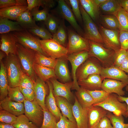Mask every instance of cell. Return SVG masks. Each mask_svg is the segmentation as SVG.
<instances>
[{"instance_id": "cell-57", "label": "cell", "mask_w": 128, "mask_h": 128, "mask_svg": "<svg viewBox=\"0 0 128 128\" xmlns=\"http://www.w3.org/2000/svg\"><path fill=\"white\" fill-rule=\"evenodd\" d=\"M118 99L119 101L123 102H125L127 105L126 112L125 117L127 118L128 117V96L127 97H123V96H118Z\"/></svg>"}, {"instance_id": "cell-53", "label": "cell", "mask_w": 128, "mask_h": 128, "mask_svg": "<svg viewBox=\"0 0 128 128\" xmlns=\"http://www.w3.org/2000/svg\"><path fill=\"white\" fill-rule=\"evenodd\" d=\"M19 87L25 99L32 101L35 99V93L34 89L31 88Z\"/></svg>"}, {"instance_id": "cell-17", "label": "cell", "mask_w": 128, "mask_h": 128, "mask_svg": "<svg viewBox=\"0 0 128 128\" xmlns=\"http://www.w3.org/2000/svg\"><path fill=\"white\" fill-rule=\"evenodd\" d=\"M72 112L77 128H88L87 110L81 106L76 97H75V102L72 106Z\"/></svg>"}, {"instance_id": "cell-40", "label": "cell", "mask_w": 128, "mask_h": 128, "mask_svg": "<svg viewBox=\"0 0 128 128\" xmlns=\"http://www.w3.org/2000/svg\"><path fill=\"white\" fill-rule=\"evenodd\" d=\"M109 119L113 128H128V123H124L123 116H117L108 111L106 116Z\"/></svg>"}, {"instance_id": "cell-20", "label": "cell", "mask_w": 128, "mask_h": 128, "mask_svg": "<svg viewBox=\"0 0 128 128\" xmlns=\"http://www.w3.org/2000/svg\"><path fill=\"white\" fill-rule=\"evenodd\" d=\"M127 84L120 81L111 79L105 78L102 82V90L109 93H115L119 96H123L125 92L123 88Z\"/></svg>"}, {"instance_id": "cell-46", "label": "cell", "mask_w": 128, "mask_h": 128, "mask_svg": "<svg viewBox=\"0 0 128 128\" xmlns=\"http://www.w3.org/2000/svg\"><path fill=\"white\" fill-rule=\"evenodd\" d=\"M87 90L94 100V104L98 103L103 101L110 94L102 90L94 91Z\"/></svg>"}, {"instance_id": "cell-31", "label": "cell", "mask_w": 128, "mask_h": 128, "mask_svg": "<svg viewBox=\"0 0 128 128\" xmlns=\"http://www.w3.org/2000/svg\"><path fill=\"white\" fill-rule=\"evenodd\" d=\"M75 94L79 103L83 108L87 110L94 104L92 97L86 90L80 87Z\"/></svg>"}, {"instance_id": "cell-23", "label": "cell", "mask_w": 128, "mask_h": 128, "mask_svg": "<svg viewBox=\"0 0 128 128\" xmlns=\"http://www.w3.org/2000/svg\"><path fill=\"white\" fill-rule=\"evenodd\" d=\"M103 80L100 74H95L90 75L86 78L78 82L80 87L86 90H102Z\"/></svg>"}, {"instance_id": "cell-4", "label": "cell", "mask_w": 128, "mask_h": 128, "mask_svg": "<svg viewBox=\"0 0 128 128\" xmlns=\"http://www.w3.org/2000/svg\"><path fill=\"white\" fill-rule=\"evenodd\" d=\"M12 33L17 42L26 48L49 57L41 47L39 39L35 37L27 30L14 31Z\"/></svg>"}, {"instance_id": "cell-9", "label": "cell", "mask_w": 128, "mask_h": 128, "mask_svg": "<svg viewBox=\"0 0 128 128\" xmlns=\"http://www.w3.org/2000/svg\"><path fill=\"white\" fill-rule=\"evenodd\" d=\"M39 40L42 49L49 57L58 59L68 55L66 47L53 39L45 40L39 39Z\"/></svg>"}, {"instance_id": "cell-3", "label": "cell", "mask_w": 128, "mask_h": 128, "mask_svg": "<svg viewBox=\"0 0 128 128\" xmlns=\"http://www.w3.org/2000/svg\"><path fill=\"white\" fill-rule=\"evenodd\" d=\"M4 64L7 71L9 86L19 87L23 72L17 55L10 53L6 56Z\"/></svg>"}, {"instance_id": "cell-6", "label": "cell", "mask_w": 128, "mask_h": 128, "mask_svg": "<svg viewBox=\"0 0 128 128\" xmlns=\"http://www.w3.org/2000/svg\"><path fill=\"white\" fill-rule=\"evenodd\" d=\"M102 67L97 59L94 57H89L77 70L76 76L77 81L85 79L92 74H100Z\"/></svg>"}, {"instance_id": "cell-43", "label": "cell", "mask_w": 128, "mask_h": 128, "mask_svg": "<svg viewBox=\"0 0 128 128\" xmlns=\"http://www.w3.org/2000/svg\"><path fill=\"white\" fill-rule=\"evenodd\" d=\"M39 7H35L31 11V14L34 20L36 21H45L48 14L49 9L45 8L42 10L39 9Z\"/></svg>"}, {"instance_id": "cell-2", "label": "cell", "mask_w": 128, "mask_h": 128, "mask_svg": "<svg viewBox=\"0 0 128 128\" xmlns=\"http://www.w3.org/2000/svg\"><path fill=\"white\" fill-rule=\"evenodd\" d=\"M89 41L90 46L88 51L89 57H93L96 59L103 68L113 65L115 52L103 44L92 41Z\"/></svg>"}, {"instance_id": "cell-35", "label": "cell", "mask_w": 128, "mask_h": 128, "mask_svg": "<svg viewBox=\"0 0 128 128\" xmlns=\"http://www.w3.org/2000/svg\"><path fill=\"white\" fill-rule=\"evenodd\" d=\"M35 63L38 65L54 69L57 59L46 56L35 51Z\"/></svg>"}, {"instance_id": "cell-36", "label": "cell", "mask_w": 128, "mask_h": 128, "mask_svg": "<svg viewBox=\"0 0 128 128\" xmlns=\"http://www.w3.org/2000/svg\"><path fill=\"white\" fill-rule=\"evenodd\" d=\"M101 18L104 27L110 29L119 30V22L115 16L111 15H102Z\"/></svg>"}, {"instance_id": "cell-49", "label": "cell", "mask_w": 128, "mask_h": 128, "mask_svg": "<svg viewBox=\"0 0 128 128\" xmlns=\"http://www.w3.org/2000/svg\"><path fill=\"white\" fill-rule=\"evenodd\" d=\"M128 55V53L127 50L121 48L115 53L113 65L119 67Z\"/></svg>"}, {"instance_id": "cell-28", "label": "cell", "mask_w": 128, "mask_h": 128, "mask_svg": "<svg viewBox=\"0 0 128 128\" xmlns=\"http://www.w3.org/2000/svg\"><path fill=\"white\" fill-rule=\"evenodd\" d=\"M16 21L24 30H28L38 26L31 14L30 11L27 9L20 14Z\"/></svg>"}, {"instance_id": "cell-22", "label": "cell", "mask_w": 128, "mask_h": 128, "mask_svg": "<svg viewBox=\"0 0 128 128\" xmlns=\"http://www.w3.org/2000/svg\"><path fill=\"white\" fill-rule=\"evenodd\" d=\"M0 109L6 111L16 116L24 113L23 103L12 101L8 96L0 101Z\"/></svg>"}, {"instance_id": "cell-13", "label": "cell", "mask_w": 128, "mask_h": 128, "mask_svg": "<svg viewBox=\"0 0 128 128\" xmlns=\"http://www.w3.org/2000/svg\"><path fill=\"white\" fill-rule=\"evenodd\" d=\"M58 10L61 17L66 19L79 35L84 37V32L78 24L73 12L65 0H57Z\"/></svg>"}, {"instance_id": "cell-21", "label": "cell", "mask_w": 128, "mask_h": 128, "mask_svg": "<svg viewBox=\"0 0 128 128\" xmlns=\"http://www.w3.org/2000/svg\"><path fill=\"white\" fill-rule=\"evenodd\" d=\"M108 111L101 106H91L87 109L88 128H94Z\"/></svg>"}, {"instance_id": "cell-27", "label": "cell", "mask_w": 128, "mask_h": 128, "mask_svg": "<svg viewBox=\"0 0 128 128\" xmlns=\"http://www.w3.org/2000/svg\"><path fill=\"white\" fill-rule=\"evenodd\" d=\"M0 100H2L8 96L9 87L5 66L3 61L0 62Z\"/></svg>"}, {"instance_id": "cell-38", "label": "cell", "mask_w": 128, "mask_h": 128, "mask_svg": "<svg viewBox=\"0 0 128 128\" xmlns=\"http://www.w3.org/2000/svg\"><path fill=\"white\" fill-rule=\"evenodd\" d=\"M115 16L119 22V31H128V13L121 7Z\"/></svg>"}, {"instance_id": "cell-34", "label": "cell", "mask_w": 128, "mask_h": 128, "mask_svg": "<svg viewBox=\"0 0 128 128\" xmlns=\"http://www.w3.org/2000/svg\"><path fill=\"white\" fill-rule=\"evenodd\" d=\"M53 36V39L61 45L67 47V42L68 39V33L63 21L60 22L56 32Z\"/></svg>"}, {"instance_id": "cell-19", "label": "cell", "mask_w": 128, "mask_h": 128, "mask_svg": "<svg viewBox=\"0 0 128 128\" xmlns=\"http://www.w3.org/2000/svg\"><path fill=\"white\" fill-rule=\"evenodd\" d=\"M48 84L38 77L34 82V90L35 100L43 110H48L45 103L46 97L48 91Z\"/></svg>"}, {"instance_id": "cell-52", "label": "cell", "mask_w": 128, "mask_h": 128, "mask_svg": "<svg viewBox=\"0 0 128 128\" xmlns=\"http://www.w3.org/2000/svg\"><path fill=\"white\" fill-rule=\"evenodd\" d=\"M119 39L121 48L127 50L128 49V31H119Z\"/></svg>"}, {"instance_id": "cell-48", "label": "cell", "mask_w": 128, "mask_h": 128, "mask_svg": "<svg viewBox=\"0 0 128 128\" xmlns=\"http://www.w3.org/2000/svg\"><path fill=\"white\" fill-rule=\"evenodd\" d=\"M55 128H77V126L76 123L70 121L62 114Z\"/></svg>"}, {"instance_id": "cell-41", "label": "cell", "mask_w": 128, "mask_h": 128, "mask_svg": "<svg viewBox=\"0 0 128 128\" xmlns=\"http://www.w3.org/2000/svg\"><path fill=\"white\" fill-rule=\"evenodd\" d=\"M13 125L15 128H39L24 114L17 116L16 121Z\"/></svg>"}, {"instance_id": "cell-26", "label": "cell", "mask_w": 128, "mask_h": 128, "mask_svg": "<svg viewBox=\"0 0 128 128\" xmlns=\"http://www.w3.org/2000/svg\"><path fill=\"white\" fill-rule=\"evenodd\" d=\"M55 97L56 105L61 110L62 115L67 117L72 121L76 123L75 120L73 115V105L70 102L63 97Z\"/></svg>"}, {"instance_id": "cell-7", "label": "cell", "mask_w": 128, "mask_h": 128, "mask_svg": "<svg viewBox=\"0 0 128 128\" xmlns=\"http://www.w3.org/2000/svg\"><path fill=\"white\" fill-rule=\"evenodd\" d=\"M68 42L66 48L68 55L83 50L89 51V40L70 29H68Z\"/></svg>"}, {"instance_id": "cell-54", "label": "cell", "mask_w": 128, "mask_h": 128, "mask_svg": "<svg viewBox=\"0 0 128 128\" xmlns=\"http://www.w3.org/2000/svg\"><path fill=\"white\" fill-rule=\"evenodd\" d=\"M111 122L106 116L103 117L94 128H113Z\"/></svg>"}, {"instance_id": "cell-32", "label": "cell", "mask_w": 128, "mask_h": 128, "mask_svg": "<svg viewBox=\"0 0 128 128\" xmlns=\"http://www.w3.org/2000/svg\"><path fill=\"white\" fill-rule=\"evenodd\" d=\"M34 69L37 77L45 82L52 78H56L53 69L43 66L36 63L34 64Z\"/></svg>"}, {"instance_id": "cell-8", "label": "cell", "mask_w": 128, "mask_h": 128, "mask_svg": "<svg viewBox=\"0 0 128 128\" xmlns=\"http://www.w3.org/2000/svg\"><path fill=\"white\" fill-rule=\"evenodd\" d=\"M118 96L116 94L110 93L103 101L93 105L101 106L116 115H122L125 117L127 104L119 101L118 99Z\"/></svg>"}, {"instance_id": "cell-30", "label": "cell", "mask_w": 128, "mask_h": 128, "mask_svg": "<svg viewBox=\"0 0 128 128\" xmlns=\"http://www.w3.org/2000/svg\"><path fill=\"white\" fill-rule=\"evenodd\" d=\"M79 0L82 7L93 20H96L99 16L100 9L94 0Z\"/></svg>"}, {"instance_id": "cell-33", "label": "cell", "mask_w": 128, "mask_h": 128, "mask_svg": "<svg viewBox=\"0 0 128 128\" xmlns=\"http://www.w3.org/2000/svg\"><path fill=\"white\" fill-rule=\"evenodd\" d=\"M121 7V0H107L99 8L104 13L115 16Z\"/></svg>"}, {"instance_id": "cell-64", "label": "cell", "mask_w": 128, "mask_h": 128, "mask_svg": "<svg viewBox=\"0 0 128 128\" xmlns=\"http://www.w3.org/2000/svg\"><path fill=\"white\" fill-rule=\"evenodd\" d=\"M128 53V49L127 50Z\"/></svg>"}, {"instance_id": "cell-39", "label": "cell", "mask_w": 128, "mask_h": 128, "mask_svg": "<svg viewBox=\"0 0 128 128\" xmlns=\"http://www.w3.org/2000/svg\"><path fill=\"white\" fill-rule=\"evenodd\" d=\"M44 117L42 124L39 128H55L57 120L49 110H43Z\"/></svg>"}, {"instance_id": "cell-24", "label": "cell", "mask_w": 128, "mask_h": 128, "mask_svg": "<svg viewBox=\"0 0 128 128\" xmlns=\"http://www.w3.org/2000/svg\"><path fill=\"white\" fill-rule=\"evenodd\" d=\"M46 82L49 87V94L45 99L46 106L49 111L55 117L57 120H59L62 114L56 105L55 97L53 93L52 85L49 80Z\"/></svg>"}, {"instance_id": "cell-12", "label": "cell", "mask_w": 128, "mask_h": 128, "mask_svg": "<svg viewBox=\"0 0 128 128\" xmlns=\"http://www.w3.org/2000/svg\"><path fill=\"white\" fill-rule=\"evenodd\" d=\"M99 31L106 47L115 52L121 48L119 39V30L110 29L100 26Z\"/></svg>"}, {"instance_id": "cell-62", "label": "cell", "mask_w": 128, "mask_h": 128, "mask_svg": "<svg viewBox=\"0 0 128 128\" xmlns=\"http://www.w3.org/2000/svg\"><path fill=\"white\" fill-rule=\"evenodd\" d=\"M6 56V54L4 52L0 50V62Z\"/></svg>"}, {"instance_id": "cell-37", "label": "cell", "mask_w": 128, "mask_h": 128, "mask_svg": "<svg viewBox=\"0 0 128 128\" xmlns=\"http://www.w3.org/2000/svg\"><path fill=\"white\" fill-rule=\"evenodd\" d=\"M27 9L30 11L33 8L41 6L49 9L54 7L55 5L54 0H27Z\"/></svg>"}, {"instance_id": "cell-45", "label": "cell", "mask_w": 128, "mask_h": 128, "mask_svg": "<svg viewBox=\"0 0 128 128\" xmlns=\"http://www.w3.org/2000/svg\"><path fill=\"white\" fill-rule=\"evenodd\" d=\"M44 22L48 30L53 35L56 32L60 22L56 17L49 13Z\"/></svg>"}, {"instance_id": "cell-56", "label": "cell", "mask_w": 128, "mask_h": 128, "mask_svg": "<svg viewBox=\"0 0 128 128\" xmlns=\"http://www.w3.org/2000/svg\"><path fill=\"white\" fill-rule=\"evenodd\" d=\"M119 68L124 72L128 73V55L124 60Z\"/></svg>"}, {"instance_id": "cell-47", "label": "cell", "mask_w": 128, "mask_h": 128, "mask_svg": "<svg viewBox=\"0 0 128 128\" xmlns=\"http://www.w3.org/2000/svg\"><path fill=\"white\" fill-rule=\"evenodd\" d=\"M17 116L5 110L0 109V122L13 125L15 122Z\"/></svg>"}, {"instance_id": "cell-63", "label": "cell", "mask_w": 128, "mask_h": 128, "mask_svg": "<svg viewBox=\"0 0 128 128\" xmlns=\"http://www.w3.org/2000/svg\"><path fill=\"white\" fill-rule=\"evenodd\" d=\"M125 89L126 91H128V85H127L126 87L125 88Z\"/></svg>"}, {"instance_id": "cell-1", "label": "cell", "mask_w": 128, "mask_h": 128, "mask_svg": "<svg viewBox=\"0 0 128 128\" xmlns=\"http://www.w3.org/2000/svg\"><path fill=\"white\" fill-rule=\"evenodd\" d=\"M17 47L16 55L23 72L35 82L37 77L34 69L35 63V51L26 48L18 42Z\"/></svg>"}, {"instance_id": "cell-10", "label": "cell", "mask_w": 128, "mask_h": 128, "mask_svg": "<svg viewBox=\"0 0 128 128\" xmlns=\"http://www.w3.org/2000/svg\"><path fill=\"white\" fill-rule=\"evenodd\" d=\"M24 114L30 121L39 128L41 126L43 120V110L35 99L30 101L25 99L23 102Z\"/></svg>"}, {"instance_id": "cell-50", "label": "cell", "mask_w": 128, "mask_h": 128, "mask_svg": "<svg viewBox=\"0 0 128 128\" xmlns=\"http://www.w3.org/2000/svg\"><path fill=\"white\" fill-rule=\"evenodd\" d=\"M68 1L72 7V12L76 19L79 22H81L82 20L80 9L79 0H69Z\"/></svg>"}, {"instance_id": "cell-11", "label": "cell", "mask_w": 128, "mask_h": 128, "mask_svg": "<svg viewBox=\"0 0 128 128\" xmlns=\"http://www.w3.org/2000/svg\"><path fill=\"white\" fill-rule=\"evenodd\" d=\"M89 57L88 51L83 50L68 54L67 58L70 63L72 67V75L73 79L72 89L78 90L80 87L77 80L76 73L78 67Z\"/></svg>"}, {"instance_id": "cell-25", "label": "cell", "mask_w": 128, "mask_h": 128, "mask_svg": "<svg viewBox=\"0 0 128 128\" xmlns=\"http://www.w3.org/2000/svg\"><path fill=\"white\" fill-rule=\"evenodd\" d=\"M27 9V6L16 5L0 9V17L16 21L23 12Z\"/></svg>"}, {"instance_id": "cell-58", "label": "cell", "mask_w": 128, "mask_h": 128, "mask_svg": "<svg viewBox=\"0 0 128 128\" xmlns=\"http://www.w3.org/2000/svg\"><path fill=\"white\" fill-rule=\"evenodd\" d=\"M121 7L128 13V0H121Z\"/></svg>"}, {"instance_id": "cell-42", "label": "cell", "mask_w": 128, "mask_h": 128, "mask_svg": "<svg viewBox=\"0 0 128 128\" xmlns=\"http://www.w3.org/2000/svg\"><path fill=\"white\" fill-rule=\"evenodd\" d=\"M8 96L12 101L17 102L23 103L25 100L18 86L14 87L9 86Z\"/></svg>"}, {"instance_id": "cell-61", "label": "cell", "mask_w": 128, "mask_h": 128, "mask_svg": "<svg viewBox=\"0 0 128 128\" xmlns=\"http://www.w3.org/2000/svg\"><path fill=\"white\" fill-rule=\"evenodd\" d=\"M107 0H94L96 5L99 7L105 3Z\"/></svg>"}, {"instance_id": "cell-60", "label": "cell", "mask_w": 128, "mask_h": 128, "mask_svg": "<svg viewBox=\"0 0 128 128\" xmlns=\"http://www.w3.org/2000/svg\"><path fill=\"white\" fill-rule=\"evenodd\" d=\"M17 5L22 6H27V0H16Z\"/></svg>"}, {"instance_id": "cell-51", "label": "cell", "mask_w": 128, "mask_h": 128, "mask_svg": "<svg viewBox=\"0 0 128 128\" xmlns=\"http://www.w3.org/2000/svg\"><path fill=\"white\" fill-rule=\"evenodd\" d=\"M34 82L29 76L23 73L21 78L19 87L34 89Z\"/></svg>"}, {"instance_id": "cell-44", "label": "cell", "mask_w": 128, "mask_h": 128, "mask_svg": "<svg viewBox=\"0 0 128 128\" xmlns=\"http://www.w3.org/2000/svg\"><path fill=\"white\" fill-rule=\"evenodd\" d=\"M27 30L33 35L40 37L42 40H47L53 38V35L48 30L42 27L38 26Z\"/></svg>"}, {"instance_id": "cell-15", "label": "cell", "mask_w": 128, "mask_h": 128, "mask_svg": "<svg viewBox=\"0 0 128 128\" xmlns=\"http://www.w3.org/2000/svg\"><path fill=\"white\" fill-rule=\"evenodd\" d=\"M100 75L103 79L110 78L122 82L128 85V76L119 67L113 65L107 68L102 67Z\"/></svg>"}, {"instance_id": "cell-59", "label": "cell", "mask_w": 128, "mask_h": 128, "mask_svg": "<svg viewBox=\"0 0 128 128\" xmlns=\"http://www.w3.org/2000/svg\"><path fill=\"white\" fill-rule=\"evenodd\" d=\"M0 128H15L13 125L0 122Z\"/></svg>"}, {"instance_id": "cell-18", "label": "cell", "mask_w": 128, "mask_h": 128, "mask_svg": "<svg viewBox=\"0 0 128 128\" xmlns=\"http://www.w3.org/2000/svg\"><path fill=\"white\" fill-rule=\"evenodd\" d=\"M0 50L6 56L10 53L16 55L17 42L12 32L0 34Z\"/></svg>"}, {"instance_id": "cell-16", "label": "cell", "mask_w": 128, "mask_h": 128, "mask_svg": "<svg viewBox=\"0 0 128 128\" xmlns=\"http://www.w3.org/2000/svg\"><path fill=\"white\" fill-rule=\"evenodd\" d=\"M67 56L57 59L54 70L57 79L63 83L71 81Z\"/></svg>"}, {"instance_id": "cell-5", "label": "cell", "mask_w": 128, "mask_h": 128, "mask_svg": "<svg viewBox=\"0 0 128 128\" xmlns=\"http://www.w3.org/2000/svg\"><path fill=\"white\" fill-rule=\"evenodd\" d=\"M79 7L84 24V37L89 40L104 45L100 32L93 20L86 12L80 3Z\"/></svg>"}, {"instance_id": "cell-14", "label": "cell", "mask_w": 128, "mask_h": 128, "mask_svg": "<svg viewBox=\"0 0 128 128\" xmlns=\"http://www.w3.org/2000/svg\"><path fill=\"white\" fill-rule=\"evenodd\" d=\"M49 80L52 85L53 93L55 97H63L69 102L71 101L73 96V94L71 91L73 86V81L61 83L55 78H51Z\"/></svg>"}, {"instance_id": "cell-55", "label": "cell", "mask_w": 128, "mask_h": 128, "mask_svg": "<svg viewBox=\"0 0 128 128\" xmlns=\"http://www.w3.org/2000/svg\"><path fill=\"white\" fill-rule=\"evenodd\" d=\"M17 5L16 0H0V9Z\"/></svg>"}, {"instance_id": "cell-29", "label": "cell", "mask_w": 128, "mask_h": 128, "mask_svg": "<svg viewBox=\"0 0 128 128\" xmlns=\"http://www.w3.org/2000/svg\"><path fill=\"white\" fill-rule=\"evenodd\" d=\"M24 30L17 21H14L7 18L0 17V34Z\"/></svg>"}]
</instances>
